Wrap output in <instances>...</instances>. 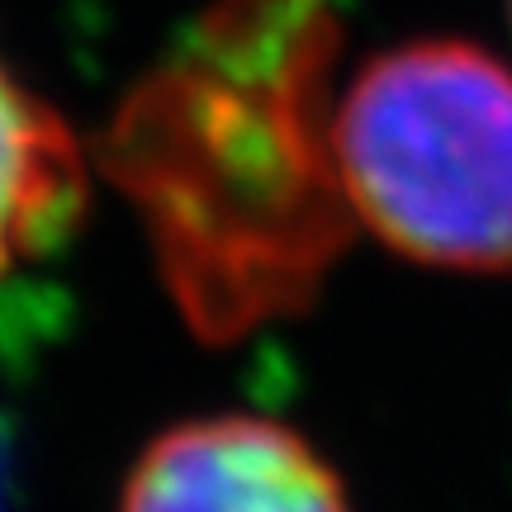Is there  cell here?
I'll list each match as a JSON object with an SVG mask.
<instances>
[{"label": "cell", "instance_id": "cell-1", "mask_svg": "<svg viewBox=\"0 0 512 512\" xmlns=\"http://www.w3.org/2000/svg\"><path fill=\"white\" fill-rule=\"evenodd\" d=\"M328 53L318 0H214L119 119L110 171L204 342L299 313L356 223L323 114Z\"/></svg>", "mask_w": 512, "mask_h": 512}, {"label": "cell", "instance_id": "cell-2", "mask_svg": "<svg viewBox=\"0 0 512 512\" xmlns=\"http://www.w3.org/2000/svg\"><path fill=\"white\" fill-rule=\"evenodd\" d=\"M356 223L418 266L512 271V67L465 38L370 57L332 110Z\"/></svg>", "mask_w": 512, "mask_h": 512}, {"label": "cell", "instance_id": "cell-3", "mask_svg": "<svg viewBox=\"0 0 512 512\" xmlns=\"http://www.w3.org/2000/svg\"><path fill=\"white\" fill-rule=\"evenodd\" d=\"M119 512H351V494L299 427L209 413L147 441L124 475Z\"/></svg>", "mask_w": 512, "mask_h": 512}, {"label": "cell", "instance_id": "cell-4", "mask_svg": "<svg viewBox=\"0 0 512 512\" xmlns=\"http://www.w3.org/2000/svg\"><path fill=\"white\" fill-rule=\"evenodd\" d=\"M86 204V152L62 114L0 62V275L67 238Z\"/></svg>", "mask_w": 512, "mask_h": 512}, {"label": "cell", "instance_id": "cell-5", "mask_svg": "<svg viewBox=\"0 0 512 512\" xmlns=\"http://www.w3.org/2000/svg\"><path fill=\"white\" fill-rule=\"evenodd\" d=\"M508 19H512V0H508Z\"/></svg>", "mask_w": 512, "mask_h": 512}]
</instances>
